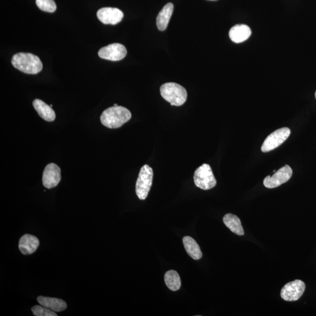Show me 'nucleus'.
<instances>
[{"label":"nucleus","instance_id":"obj_15","mask_svg":"<svg viewBox=\"0 0 316 316\" xmlns=\"http://www.w3.org/2000/svg\"><path fill=\"white\" fill-rule=\"evenodd\" d=\"M174 9V5L171 3H168L164 7L156 18V26L158 30L164 31L167 29L173 14Z\"/></svg>","mask_w":316,"mask_h":316},{"label":"nucleus","instance_id":"obj_4","mask_svg":"<svg viewBox=\"0 0 316 316\" xmlns=\"http://www.w3.org/2000/svg\"><path fill=\"white\" fill-rule=\"evenodd\" d=\"M153 172L149 165H145L140 169L137 179L135 192L140 200H145L149 194L152 185Z\"/></svg>","mask_w":316,"mask_h":316},{"label":"nucleus","instance_id":"obj_2","mask_svg":"<svg viewBox=\"0 0 316 316\" xmlns=\"http://www.w3.org/2000/svg\"><path fill=\"white\" fill-rule=\"evenodd\" d=\"M12 63L14 68L31 75L40 73L43 68L38 56L30 53H18L13 56Z\"/></svg>","mask_w":316,"mask_h":316},{"label":"nucleus","instance_id":"obj_10","mask_svg":"<svg viewBox=\"0 0 316 316\" xmlns=\"http://www.w3.org/2000/svg\"><path fill=\"white\" fill-rule=\"evenodd\" d=\"M61 180V168L54 163L48 164L45 168L42 177V183L45 188H54L59 184Z\"/></svg>","mask_w":316,"mask_h":316},{"label":"nucleus","instance_id":"obj_20","mask_svg":"<svg viewBox=\"0 0 316 316\" xmlns=\"http://www.w3.org/2000/svg\"><path fill=\"white\" fill-rule=\"evenodd\" d=\"M36 5L39 9L45 12L54 13L56 10L54 0H36Z\"/></svg>","mask_w":316,"mask_h":316},{"label":"nucleus","instance_id":"obj_11","mask_svg":"<svg viewBox=\"0 0 316 316\" xmlns=\"http://www.w3.org/2000/svg\"><path fill=\"white\" fill-rule=\"evenodd\" d=\"M97 17L102 23L114 26L121 22L124 14L118 9L104 7L98 11Z\"/></svg>","mask_w":316,"mask_h":316},{"label":"nucleus","instance_id":"obj_13","mask_svg":"<svg viewBox=\"0 0 316 316\" xmlns=\"http://www.w3.org/2000/svg\"><path fill=\"white\" fill-rule=\"evenodd\" d=\"M251 35L250 28L244 24L235 25L229 32L231 40L234 43L240 44L247 40Z\"/></svg>","mask_w":316,"mask_h":316},{"label":"nucleus","instance_id":"obj_19","mask_svg":"<svg viewBox=\"0 0 316 316\" xmlns=\"http://www.w3.org/2000/svg\"><path fill=\"white\" fill-rule=\"evenodd\" d=\"M165 282L167 287L172 291H177L181 286V277L175 270H171L165 273Z\"/></svg>","mask_w":316,"mask_h":316},{"label":"nucleus","instance_id":"obj_9","mask_svg":"<svg viewBox=\"0 0 316 316\" xmlns=\"http://www.w3.org/2000/svg\"><path fill=\"white\" fill-rule=\"evenodd\" d=\"M127 51L124 45L115 43L108 45L102 48L98 51V54L101 59L111 61H119L124 59Z\"/></svg>","mask_w":316,"mask_h":316},{"label":"nucleus","instance_id":"obj_3","mask_svg":"<svg viewBox=\"0 0 316 316\" xmlns=\"http://www.w3.org/2000/svg\"><path fill=\"white\" fill-rule=\"evenodd\" d=\"M162 97L171 105L181 106L187 100V91L180 84L175 83H167L160 88Z\"/></svg>","mask_w":316,"mask_h":316},{"label":"nucleus","instance_id":"obj_12","mask_svg":"<svg viewBox=\"0 0 316 316\" xmlns=\"http://www.w3.org/2000/svg\"><path fill=\"white\" fill-rule=\"evenodd\" d=\"M40 245V241L34 235L25 234L20 238L19 241V249L24 255L33 254L37 251Z\"/></svg>","mask_w":316,"mask_h":316},{"label":"nucleus","instance_id":"obj_14","mask_svg":"<svg viewBox=\"0 0 316 316\" xmlns=\"http://www.w3.org/2000/svg\"><path fill=\"white\" fill-rule=\"evenodd\" d=\"M33 106L38 112L39 115L44 120L52 122L56 118L55 112L50 105L46 104L45 102L40 99H35L33 101Z\"/></svg>","mask_w":316,"mask_h":316},{"label":"nucleus","instance_id":"obj_24","mask_svg":"<svg viewBox=\"0 0 316 316\" xmlns=\"http://www.w3.org/2000/svg\"><path fill=\"white\" fill-rule=\"evenodd\" d=\"M315 97L316 98V91H315Z\"/></svg>","mask_w":316,"mask_h":316},{"label":"nucleus","instance_id":"obj_23","mask_svg":"<svg viewBox=\"0 0 316 316\" xmlns=\"http://www.w3.org/2000/svg\"><path fill=\"white\" fill-rule=\"evenodd\" d=\"M209 1H217V0H209Z\"/></svg>","mask_w":316,"mask_h":316},{"label":"nucleus","instance_id":"obj_25","mask_svg":"<svg viewBox=\"0 0 316 316\" xmlns=\"http://www.w3.org/2000/svg\"><path fill=\"white\" fill-rule=\"evenodd\" d=\"M50 106L52 107V104H51V105H50Z\"/></svg>","mask_w":316,"mask_h":316},{"label":"nucleus","instance_id":"obj_1","mask_svg":"<svg viewBox=\"0 0 316 316\" xmlns=\"http://www.w3.org/2000/svg\"><path fill=\"white\" fill-rule=\"evenodd\" d=\"M131 112L127 108L122 107H111L106 109L101 114L100 120L102 124L111 129L121 127L131 118Z\"/></svg>","mask_w":316,"mask_h":316},{"label":"nucleus","instance_id":"obj_17","mask_svg":"<svg viewBox=\"0 0 316 316\" xmlns=\"http://www.w3.org/2000/svg\"><path fill=\"white\" fill-rule=\"evenodd\" d=\"M185 248L188 255L195 260L201 259L202 252L197 242L193 238L186 236L183 238Z\"/></svg>","mask_w":316,"mask_h":316},{"label":"nucleus","instance_id":"obj_6","mask_svg":"<svg viewBox=\"0 0 316 316\" xmlns=\"http://www.w3.org/2000/svg\"><path fill=\"white\" fill-rule=\"evenodd\" d=\"M290 134V129L286 127L276 130L265 139L261 150L265 153L276 149L285 141Z\"/></svg>","mask_w":316,"mask_h":316},{"label":"nucleus","instance_id":"obj_18","mask_svg":"<svg viewBox=\"0 0 316 316\" xmlns=\"http://www.w3.org/2000/svg\"><path fill=\"white\" fill-rule=\"evenodd\" d=\"M223 222L229 229L235 234L244 235V231L241 220L234 214L228 213L223 217Z\"/></svg>","mask_w":316,"mask_h":316},{"label":"nucleus","instance_id":"obj_8","mask_svg":"<svg viewBox=\"0 0 316 316\" xmlns=\"http://www.w3.org/2000/svg\"><path fill=\"white\" fill-rule=\"evenodd\" d=\"M291 176H292V170L289 165H285L276 172V173L274 174L272 177L268 176L266 177L263 180V185L267 188H275L289 181Z\"/></svg>","mask_w":316,"mask_h":316},{"label":"nucleus","instance_id":"obj_22","mask_svg":"<svg viewBox=\"0 0 316 316\" xmlns=\"http://www.w3.org/2000/svg\"><path fill=\"white\" fill-rule=\"evenodd\" d=\"M114 107H117V106H118V105L117 104H114Z\"/></svg>","mask_w":316,"mask_h":316},{"label":"nucleus","instance_id":"obj_21","mask_svg":"<svg viewBox=\"0 0 316 316\" xmlns=\"http://www.w3.org/2000/svg\"><path fill=\"white\" fill-rule=\"evenodd\" d=\"M32 311L35 316H57L55 311L43 306V305H35L31 308Z\"/></svg>","mask_w":316,"mask_h":316},{"label":"nucleus","instance_id":"obj_16","mask_svg":"<svg viewBox=\"0 0 316 316\" xmlns=\"http://www.w3.org/2000/svg\"><path fill=\"white\" fill-rule=\"evenodd\" d=\"M37 300L40 305L55 312L64 311L67 308L66 302L60 298L40 296L37 298Z\"/></svg>","mask_w":316,"mask_h":316},{"label":"nucleus","instance_id":"obj_5","mask_svg":"<svg viewBox=\"0 0 316 316\" xmlns=\"http://www.w3.org/2000/svg\"><path fill=\"white\" fill-rule=\"evenodd\" d=\"M194 182L197 187L207 191L215 187L217 181L212 168L208 164H204L199 167L194 174Z\"/></svg>","mask_w":316,"mask_h":316},{"label":"nucleus","instance_id":"obj_7","mask_svg":"<svg viewBox=\"0 0 316 316\" xmlns=\"http://www.w3.org/2000/svg\"><path fill=\"white\" fill-rule=\"evenodd\" d=\"M305 285L303 281L295 280L287 283L281 290L280 296L287 301H296L301 297L305 290Z\"/></svg>","mask_w":316,"mask_h":316}]
</instances>
